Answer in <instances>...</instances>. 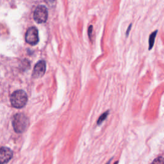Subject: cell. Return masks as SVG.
Wrapping results in <instances>:
<instances>
[{
    "label": "cell",
    "mask_w": 164,
    "mask_h": 164,
    "mask_svg": "<svg viewBox=\"0 0 164 164\" xmlns=\"http://www.w3.org/2000/svg\"><path fill=\"white\" fill-rule=\"evenodd\" d=\"M132 24H130L128 28V29H127V31H126V36H128L129 35V33L130 32V30H131V28H132Z\"/></svg>",
    "instance_id": "8fae6325"
},
{
    "label": "cell",
    "mask_w": 164,
    "mask_h": 164,
    "mask_svg": "<svg viewBox=\"0 0 164 164\" xmlns=\"http://www.w3.org/2000/svg\"><path fill=\"white\" fill-rule=\"evenodd\" d=\"M48 12L46 7L44 5H39L33 13V18L38 24L44 23L48 19Z\"/></svg>",
    "instance_id": "3957f363"
},
{
    "label": "cell",
    "mask_w": 164,
    "mask_h": 164,
    "mask_svg": "<svg viewBox=\"0 0 164 164\" xmlns=\"http://www.w3.org/2000/svg\"><path fill=\"white\" fill-rule=\"evenodd\" d=\"M153 163H164V158L163 157H158L155 158V160L152 161Z\"/></svg>",
    "instance_id": "9c48e42d"
},
{
    "label": "cell",
    "mask_w": 164,
    "mask_h": 164,
    "mask_svg": "<svg viewBox=\"0 0 164 164\" xmlns=\"http://www.w3.org/2000/svg\"><path fill=\"white\" fill-rule=\"evenodd\" d=\"M109 114V111H106V112L103 113V114L99 117L98 121V125L101 124V123H102L106 119V117H108Z\"/></svg>",
    "instance_id": "ba28073f"
},
{
    "label": "cell",
    "mask_w": 164,
    "mask_h": 164,
    "mask_svg": "<svg viewBox=\"0 0 164 164\" xmlns=\"http://www.w3.org/2000/svg\"><path fill=\"white\" fill-rule=\"evenodd\" d=\"M46 62L44 60L39 61L38 62H37V64L35 65L34 69H33L32 74L33 77L34 78L42 77L44 75L45 72H46Z\"/></svg>",
    "instance_id": "8992f818"
},
{
    "label": "cell",
    "mask_w": 164,
    "mask_h": 164,
    "mask_svg": "<svg viewBox=\"0 0 164 164\" xmlns=\"http://www.w3.org/2000/svg\"><path fill=\"white\" fill-rule=\"evenodd\" d=\"M49 1L50 2H52V3H53V2H55V0H49Z\"/></svg>",
    "instance_id": "7c38bea8"
},
{
    "label": "cell",
    "mask_w": 164,
    "mask_h": 164,
    "mask_svg": "<svg viewBox=\"0 0 164 164\" xmlns=\"http://www.w3.org/2000/svg\"><path fill=\"white\" fill-rule=\"evenodd\" d=\"M28 101L26 93L22 90L14 92L10 96V102L12 106L17 109H21L26 105Z\"/></svg>",
    "instance_id": "6da1fadb"
},
{
    "label": "cell",
    "mask_w": 164,
    "mask_h": 164,
    "mask_svg": "<svg viewBox=\"0 0 164 164\" xmlns=\"http://www.w3.org/2000/svg\"><path fill=\"white\" fill-rule=\"evenodd\" d=\"M157 33H158V30H155L154 32H152L149 36V50H151L154 46L155 38L157 35Z\"/></svg>",
    "instance_id": "52a82bcc"
},
{
    "label": "cell",
    "mask_w": 164,
    "mask_h": 164,
    "mask_svg": "<svg viewBox=\"0 0 164 164\" xmlns=\"http://www.w3.org/2000/svg\"><path fill=\"white\" fill-rule=\"evenodd\" d=\"M13 156V152L7 147L0 148V163H6L8 162Z\"/></svg>",
    "instance_id": "5b68a950"
},
{
    "label": "cell",
    "mask_w": 164,
    "mask_h": 164,
    "mask_svg": "<svg viewBox=\"0 0 164 164\" xmlns=\"http://www.w3.org/2000/svg\"><path fill=\"white\" fill-rule=\"evenodd\" d=\"M25 40L28 44L32 46H34L38 42V32L35 27H31L27 30L25 35Z\"/></svg>",
    "instance_id": "277c9868"
},
{
    "label": "cell",
    "mask_w": 164,
    "mask_h": 164,
    "mask_svg": "<svg viewBox=\"0 0 164 164\" xmlns=\"http://www.w3.org/2000/svg\"><path fill=\"white\" fill-rule=\"evenodd\" d=\"M92 30H93V26H92V25H90L89 27V29H88V35H89V37L90 40H91V39H92Z\"/></svg>",
    "instance_id": "30bf717a"
},
{
    "label": "cell",
    "mask_w": 164,
    "mask_h": 164,
    "mask_svg": "<svg viewBox=\"0 0 164 164\" xmlns=\"http://www.w3.org/2000/svg\"><path fill=\"white\" fill-rule=\"evenodd\" d=\"M28 119L27 117L23 114H18L14 116L12 119V126L15 132L17 133L24 132L28 125Z\"/></svg>",
    "instance_id": "7a4b0ae2"
}]
</instances>
